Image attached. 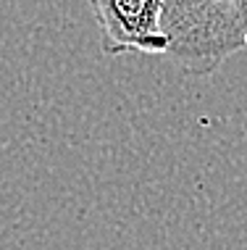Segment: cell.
Instances as JSON below:
<instances>
[{"label": "cell", "mask_w": 247, "mask_h": 250, "mask_svg": "<svg viewBox=\"0 0 247 250\" xmlns=\"http://www.w3.org/2000/svg\"><path fill=\"white\" fill-rule=\"evenodd\" d=\"M166 58L192 77H210L247 50V0H163Z\"/></svg>", "instance_id": "6da1fadb"}, {"label": "cell", "mask_w": 247, "mask_h": 250, "mask_svg": "<svg viewBox=\"0 0 247 250\" xmlns=\"http://www.w3.org/2000/svg\"><path fill=\"white\" fill-rule=\"evenodd\" d=\"M100 26V48L108 58L124 53L166 56L169 37L163 35V0H87Z\"/></svg>", "instance_id": "7a4b0ae2"}]
</instances>
